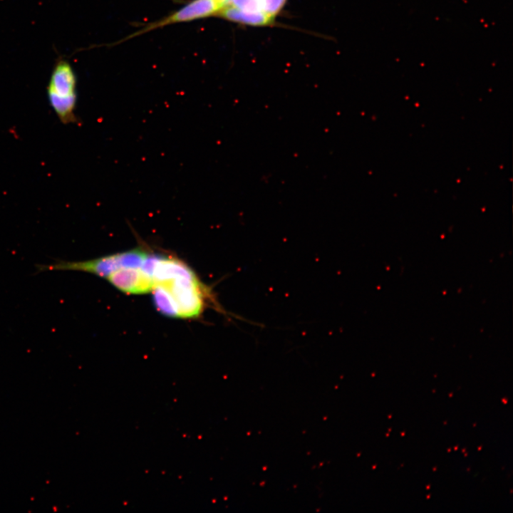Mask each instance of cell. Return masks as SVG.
<instances>
[{"label": "cell", "instance_id": "1", "mask_svg": "<svg viewBox=\"0 0 513 513\" xmlns=\"http://www.w3.org/2000/svg\"><path fill=\"white\" fill-rule=\"evenodd\" d=\"M153 302L167 316L184 319L198 318L210 301L218 306L209 287L203 284L185 262L164 255L154 271Z\"/></svg>", "mask_w": 513, "mask_h": 513}, {"label": "cell", "instance_id": "2", "mask_svg": "<svg viewBox=\"0 0 513 513\" xmlns=\"http://www.w3.org/2000/svg\"><path fill=\"white\" fill-rule=\"evenodd\" d=\"M144 247L84 261L56 260L49 264H37L36 273L48 271H82L106 279L117 269L128 266H140L151 253Z\"/></svg>", "mask_w": 513, "mask_h": 513}, {"label": "cell", "instance_id": "3", "mask_svg": "<svg viewBox=\"0 0 513 513\" xmlns=\"http://www.w3.org/2000/svg\"><path fill=\"white\" fill-rule=\"evenodd\" d=\"M51 107L63 124L76 122V77L68 61L59 58L55 63L46 88Z\"/></svg>", "mask_w": 513, "mask_h": 513}, {"label": "cell", "instance_id": "4", "mask_svg": "<svg viewBox=\"0 0 513 513\" xmlns=\"http://www.w3.org/2000/svg\"><path fill=\"white\" fill-rule=\"evenodd\" d=\"M223 7L224 5L221 0H192L175 12L158 21L150 24L130 37L169 24L208 17L218 14Z\"/></svg>", "mask_w": 513, "mask_h": 513}, {"label": "cell", "instance_id": "5", "mask_svg": "<svg viewBox=\"0 0 513 513\" xmlns=\"http://www.w3.org/2000/svg\"><path fill=\"white\" fill-rule=\"evenodd\" d=\"M105 279L117 289L130 294L151 292L154 286L151 275L142 266L117 269L109 274Z\"/></svg>", "mask_w": 513, "mask_h": 513}, {"label": "cell", "instance_id": "6", "mask_svg": "<svg viewBox=\"0 0 513 513\" xmlns=\"http://www.w3.org/2000/svg\"><path fill=\"white\" fill-rule=\"evenodd\" d=\"M218 15L231 21L251 26H265L273 21L261 11H244L231 6L223 7Z\"/></svg>", "mask_w": 513, "mask_h": 513}, {"label": "cell", "instance_id": "7", "mask_svg": "<svg viewBox=\"0 0 513 513\" xmlns=\"http://www.w3.org/2000/svg\"><path fill=\"white\" fill-rule=\"evenodd\" d=\"M286 0H260L261 10L274 19L285 5Z\"/></svg>", "mask_w": 513, "mask_h": 513}]
</instances>
